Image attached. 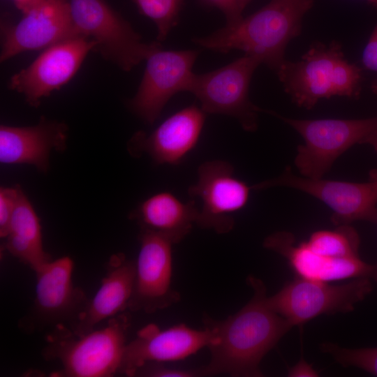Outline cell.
Returning a JSON list of instances; mask_svg holds the SVG:
<instances>
[{
    "label": "cell",
    "instance_id": "cell-25",
    "mask_svg": "<svg viewBox=\"0 0 377 377\" xmlns=\"http://www.w3.org/2000/svg\"><path fill=\"white\" fill-rule=\"evenodd\" d=\"M320 349L344 367H357L377 376V347L348 348L324 342L320 345Z\"/></svg>",
    "mask_w": 377,
    "mask_h": 377
},
{
    "label": "cell",
    "instance_id": "cell-8",
    "mask_svg": "<svg viewBox=\"0 0 377 377\" xmlns=\"http://www.w3.org/2000/svg\"><path fill=\"white\" fill-rule=\"evenodd\" d=\"M372 290L369 278L330 284L297 276L276 294L268 296L267 302L274 311L295 326L320 315L350 312Z\"/></svg>",
    "mask_w": 377,
    "mask_h": 377
},
{
    "label": "cell",
    "instance_id": "cell-17",
    "mask_svg": "<svg viewBox=\"0 0 377 377\" xmlns=\"http://www.w3.org/2000/svg\"><path fill=\"white\" fill-rule=\"evenodd\" d=\"M263 246L285 258L297 276L319 281L330 282L348 279L369 278L377 281V263L370 264L360 256L350 258H330L313 252L302 242L295 244L294 235L279 231L268 235Z\"/></svg>",
    "mask_w": 377,
    "mask_h": 377
},
{
    "label": "cell",
    "instance_id": "cell-30",
    "mask_svg": "<svg viewBox=\"0 0 377 377\" xmlns=\"http://www.w3.org/2000/svg\"><path fill=\"white\" fill-rule=\"evenodd\" d=\"M318 376V374L312 364L308 363L304 358L300 359L288 371V376L290 377H316Z\"/></svg>",
    "mask_w": 377,
    "mask_h": 377
},
{
    "label": "cell",
    "instance_id": "cell-16",
    "mask_svg": "<svg viewBox=\"0 0 377 377\" xmlns=\"http://www.w3.org/2000/svg\"><path fill=\"white\" fill-rule=\"evenodd\" d=\"M212 338V332L207 326L198 330L180 323L162 330L155 324H148L127 343L119 373L134 376L146 363L185 359L208 347Z\"/></svg>",
    "mask_w": 377,
    "mask_h": 377
},
{
    "label": "cell",
    "instance_id": "cell-1",
    "mask_svg": "<svg viewBox=\"0 0 377 377\" xmlns=\"http://www.w3.org/2000/svg\"><path fill=\"white\" fill-rule=\"evenodd\" d=\"M246 282L253 296L242 309L223 320L203 318L212 338L207 347L210 361L198 370L200 376H263L262 360L293 327L269 306L262 280L250 275Z\"/></svg>",
    "mask_w": 377,
    "mask_h": 377
},
{
    "label": "cell",
    "instance_id": "cell-10",
    "mask_svg": "<svg viewBox=\"0 0 377 377\" xmlns=\"http://www.w3.org/2000/svg\"><path fill=\"white\" fill-rule=\"evenodd\" d=\"M200 50H163L161 47L145 60V70L129 108L146 123L154 124L169 100L182 91L188 92L193 67Z\"/></svg>",
    "mask_w": 377,
    "mask_h": 377
},
{
    "label": "cell",
    "instance_id": "cell-32",
    "mask_svg": "<svg viewBox=\"0 0 377 377\" xmlns=\"http://www.w3.org/2000/svg\"><path fill=\"white\" fill-rule=\"evenodd\" d=\"M371 145L377 152V131L368 136L362 142Z\"/></svg>",
    "mask_w": 377,
    "mask_h": 377
},
{
    "label": "cell",
    "instance_id": "cell-34",
    "mask_svg": "<svg viewBox=\"0 0 377 377\" xmlns=\"http://www.w3.org/2000/svg\"><path fill=\"white\" fill-rule=\"evenodd\" d=\"M369 3L372 4L374 6L377 8V0H366Z\"/></svg>",
    "mask_w": 377,
    "mask_h": 377
},
{
    "label": "cell",
    "instance_id": "cell-9",
    "mask_svg": "<svg viewBox=\"0 0 377 377\" xmlns=\"http://www.w3.org/2000/svg\"><path fill=\"white\" fill-rule=\"evenodd\" d=\"M284 186L299 190L325 203L332 210L336 226L356 221L377 223V170L369 172L367 182L309 178L293 173L287 167L278 177L251 186L253 190Z\"/></svg>",
    "mask_w": 377,
    "mask_h": 377
},
{
    "label": "cell",
    "instance_id": "cell-3",
    "mask_svg": "<svg viewBox=\"0 0 377 377\" xmlns=\"http://www.w3.org/2000/svg\"><path fill=\"white\" fill-rule=\"evenodd\" d=\"M276 73L292 101L307 110L334 96L357 98L362 89V69L348 62L337 41L313 43L300 61L286 60Z\"/></svg>",
    "mask_w": 377,
    "mask_h": 377
},
{
    "label": "cell",
    "instance_id": "cell-6",
    "mask_svg": "<svg viewBox=\"0 0 377 377\" xmlns=\"http://www.w3.org/2000/svg\"><path fill=\"white\" fill-rule=\"evenodd\" d=\"M73 21L80 34L96 43L94 50L130 71L156 50L158 41L150 43L104 0H68Z\"/></svg>",
    "mask_w": 377,
    "mask_h": 377
},
{
    "label": "cell",
    "instance_id": "cell-19",
    "mask_svg": "<svg viewBox=\"0 0 377 377\" xmlns=\"http://www.w3.org/2000/svg\"><path fill=\"white\" fill-rule=\"evenodd\" d=\"M135 278V262L124 253L112 255L98 291L69 328L77 334H84L94 330L102 321L128 309Z\"/></svg>",
    "mask_w": 377,
    "mask_h": 377
},
{
    "label": "cell",
    "instance_id": "cell-22",
    "mask_svg": "<svg viewBox=\"0 0 377 377\" xmlns=\"http://www.w3.org/2000/svg\"><path fill=\"white\" fill-rule=\"evenodd\" d=\"M5 239V249L34 271L52 260L43 248L39 219L21 188Z\"/></svg>",
    "mask_w": 377,
    "mask_h": 377
},
{
    "label": "cell",
    "instance_id": "cell-2",
    "mask_svg": "<svg viewBox=\"0 0 377 377\" xmlns=\"http://www.w3.org/2000/svg\"><path fill=\"white\" fill-rule=\"evenodd\" d=\"M313 6V0H270L253 14L209 35L193 37L192 42L222 54L242 50L276 71L286 60L288 44L300 35L302 19Z\"/></svg>",
    "mask_w": 377,
    "mask_h": 377
},
{
    "label": "cell",
    "instance_id": "cell-33",
    "mask_svg": "<svg viewBox=\"0 0 377 377\" xmlns=\"http://www.w3.org/2000/svg\"><path fill=\"white\" fill-rule=\"evenodd\" d=\"M251 1V0H237L238 7L242 13Z\"/></svg>",
    "mask_w": 377,
    "mask_h": 377
},
{
    "label": "cell",
    "instance_id": "cell-7",
    "mask_svg": "<svg viewBox=\"0 0 377 377\" xmlns=\"http://www.w3.org/2000/svg\"><path fill=\"white\" fill-rule=\"evenodd\" d=\"M260 64L258 57L244 54L219 68L194 73L188 92L199 101L206 114L234 117L244 131L254 132L258 126V114L266 112L252 103L249 96L252 76Z\"/></svg>",
    "mask_w": 377,
    "mask_h": 377
},
{
    "label": "cell",
    "instance_id": "cell-28",
    "mask_svg": "<svg viewBox=\"0 0 377 377\" xmlns=\"http://www.w3.org/2000/svg\"><path fill=\"white\" fill-rule=\"evenodd\" d=\"M362 63L366 69L376 74L371 89L373 93L377 94V23L363 50Z\"/></svg>",
    "mask_w": 377,
    "mask_h": 377
},
{
    "label": "cell",
    "instance_id": "cell-15",
    "mask_svg": "<svg viewBox=\"0 0 377 377\" xmlns=\"http://www.w3.org/2000/svg\"><path fill=\"white\" fill-rule=\"evenodd\" d=\"M1 33V61L82 36L73 21L68 0H42L17 24L2 25Z\"/></svg>",
    "mask_w": 377,
    "mask_h": 377
},
{
    "label": "cell",
    "instance_id": "cell-13",
    "mask_svg": "<svg viewBox=\"0 0 377 377\" xmlns=\"http://www.w3.org/2000/svg\"><path fill=\"white\" fill-rule=\"evenodd\" d=\"M139 241L134 288L128 309L152 313L180 300L179 293L172 286L174 244L147 229H141Z\"/></svg>",
    "mask_w": 377,
    "mask_h": 377
},
{
    "label": "cell",
    "instance_id": "cell-18",
    "mask_svg": "<svg viewBox=\"0 0 377 377\" xmlns=\"http://www.w3.org/2000/svg\"><path fill=\"white\" fill-rule=\"evenodd\" d=\"M207 114L193 104L164 120L147 135L137 132L128 143L133 155L147 153L158 164L177 165L196 146Z\"/></svg>",
    "mask_w": 377,
    "mask_h": 377
},
{
    "label": "cell",
    "instance_id": "cell-31",
    "mask_svg": "<svg viewBox=\"0 0 377 377\" xmlns=\"http://www.w3.org/2000/svg\"><path fill=\"white\" fill-rule=\"evenodd\" d=\"M16 7L25 13L38 4L42 0H12Z\"/></svg>",
    "mask_w": 377,
    "mask_h": 377
},
{
    "label": "cell",
    "instance_id": "cell-20",
    "mask_svg": "<svg viewBox=\"0 0 377 377\" xmlns=\"http://www.w3.org/2000/svg\"><path fill=\"white\" fill-rule=\"evenodd\" d=\"M67 127L63 123L41 120L37 125L0 127V161L6 164L28 163L46 172L52 149L64 150Z\"/></svg>",
    "mask_w": 377,
    "mask_h": 377
},
{
    "label": "cell",
    "instance_id": "cell-12",
    "mask_svg": "<svg viewBox=\"0 0 377 377\" xmlns=\"http://www.w3.org/2000/svg\"><path fill=\"white\" fill-rule=\"evenodd\" d=\"M232 165L225 161L202 163L197 182L188 189L191 197H198L202 205L196 224L218 234L230 232L235 226L232 214L246 205L251 186L234 175Z\"/></svg>",
    "mask_w": 377,
    "mask_h": 377
},
{
    "label": "cell",
    "instance_id": "cell-21",
    "mask_svg": "<svg viewBox=\"0 0 377 377\" xmlns=\"http://www.w3.org/2000/svg\"><path fill=\"white\" fill-rule=\"evenodd\" d=\"M198 214L194 200L184 202L172 193L164 191L142 202L132 217L141 229L156 232L176 244L191 232Z\"/></svg>",
    "mask_w": 377,
    "mask_h": 377
},
{
    "label": "cell",
    "instance_id": "cell-29",
    "mask_svg": "<svg viewBox=\"0 0 377 377\" xmlns=\"http://www.w3.org/2000/svg\"><path fill=\"white\" fill-rule=\"evenodd\" d=\"M200 2L209 8L219 9L224 15L226 20V24H233L239 20L242 16L237 0H199Z\"/></svg>",
    "mask_w": 377,
    "mask_h": 377
},
{
    "label": "cell",
    "instance_id": "cell-4",
    "mask_svg": "<svg viewBox=\"0 0 377 377\" xmlns=\"http://www.w3.org/2000/svg\"><path fill=\"white\" fill-rule=\"evenodd\" d=\"M130 326L128 315L121 313L100 329L82 334L65 325L54 327L47 336L43 356L57 360V376L109 377L119 372Z\"/></svg>",
    "mask_w": 377,
    "mask_h": 377
},
{
    "label": "cell",
    "instance_id": "cell-26",
    "mask_svg": "<svg viewBox=\"0 0 377 377\" xmlns=\"http://www.w3.org/2000/svg\"><path fill=\"white\" fill-rule=\"evenodd\" d=\"M20 186L0 189V236L5 238L16 207Z\"/></svg>",
    "mask_w": 377,
    "mask_h": 377
},
{
    "label": "cell",
    "instance_id": "cell-23",
    "mask_svg": "<svg viewBox=\"0 0 377 377\" xmlns=\"http://www.w3.org/2000/svg\"><path fill=\"white\" fill-rule=\"evenodd\" d=\"M305 242L313 252L320 256L330 258L359 256V235L350 224L337 226L333 230L316 231Z\"/></svg>",
    "mask_w": 377,
    "mask_h": 377
},
{
    "label": "cell",
    "instance_id": "cell-24",
    "mask_svg": "<svg viewBox=\"0 0 377 377\" xmlns=\"http://www.w3.org/2000/svg\"><path fill=\"white\" fill-rule=\"evenodd\" d=\"M139 12L156 24L157 41H164L179 21L185 0H132Z\"/></svg>",
    "mask_w": 377,
    "mask_h": 377
},
{
    "label": "cell",
    "instance_id": "cell-14",
    "mask_svg": "<svg viewBox=\"0 0 377 377\" xmlns=\"http://www.w3.org/2000/svg\"><path fill=\"white\" fill-rule=\"evenodd\" d=\"M95 47L96 43L85 36L52 45L29 66L15 74L8 87L23 94L30 105L37 107L43 98L70 81Z\"/></svg>",
    "mask_w": 377,
    "mask_h": 377
},
{
    "label": "cell",
    "instance_id": "cell-11",
    "mask_svg": "<svg viewBox=\"0 0 377 377\" xmlns=\"http://www.w3.org/2000/svg\"><path fill=\"white\" fill-rule=\"evenodd\" d=\"M74 263L69 256L51 260L34 272L36 295L31 313L22 324L26 329L70 325L86 307L89 299L73 285Z\"/></svg>",
    "mask_w": 377,
    "mask_h": 377
},
{
    "label": "cell",
    "instance_id": "cell-5",
    "mask_svg": "<svg viewBox=\"0 0 377 377\" xmlns=\"http://www.w3.org/2000/svg\"><path fill=\"white\" fill-rule=\"evenodd\" d=\"M269 114L302 136L304 143L297 147L294 163L302 176L309 178L323 177L341 154L377 131V115L360 119H297L271 110Z\"/></svg>",
    "mask_w": 377,
    "mask_h": 377
},
{
    "label": "cell",
    "instance_id": "cell-27",
    "mask_svg": "<svg viewBox=\"0 0 377 377\" xmlns=\"http://www.w3.org/2000/svg\"><path fill=\"white\" fill-rule=\"evenodd\" d=\"M134 376L147 377H195L200 376L198 370L173 368L164 362H148L139 368Z\"/></svg>",
    "mask_w": 377,
    "mask_h": 377
}]
</instances>
